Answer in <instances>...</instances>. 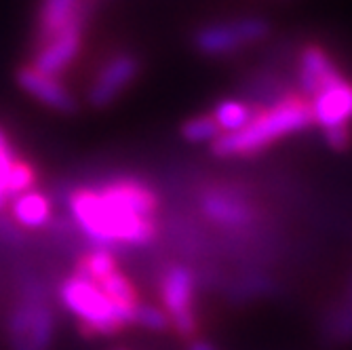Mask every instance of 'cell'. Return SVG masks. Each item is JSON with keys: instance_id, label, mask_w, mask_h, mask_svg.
<instances>
[{"instance_id": "cell-1", "label": "cell", "mask_w": 352, "mask_h": 350, "mask_svg": "<svg viewBox=\"0 0 352 350\" xmlns=\"http://www.w3.org/2000/svg\"><path fill=\"white\" fill-rule=\"evenodd\" d=\"M72 224L95 249L144 247L158 237L156 217H142L106 197L98 186H80L68 193Z\"/></svg>"}, {"instance_id": "cell-2", "label": "cell", "mask_w": 352, "mask_h": 350, "mask_svg": "<svg viewBox=\"0 0 352 350\" xmlns=\"http://www.w3.org/2000/svg\"><path fill=\"white\" fill-rule=\"evenodd\" d=\"M314 127L310 100L294 93L283 102L258 110L241 131L219 135L209 148L215 158H253L266 152L278 140Z\"/></svg>"}, {"instance_id": "cell-3", "label": "cell", "mask_w": 352, "mask_h": 350, "mask_svg": "<svg viewBox=\"0 0 352 350\" xmlns=\"http://www.w3.org/2000/svg\"><path fill=\"white\" fill-rule=\"evenodd\" d=\"M55 310L51 296L36 278L21 283L19 296L7 314L5 338L11 350H51L55 342Z\"/></svg>"}, {"instance_id": "cell-4", "label": "cell", "mask_w": 352, "mask_h": 350, "mask_svg": "<svg viewBox=\"0 0 352 350\" xmlns=\"http://www.w3.org/2000/svg\"><path fill=\"white\" fill-rule=\"evenodd\" d=\"M59 300L76 316L78 331L87 340L116 336L129 327L112 302L91 281L70 274L59 285Z\"/></svg>"}, {"instance_id": "cell-5", "label": "cell", "mask_w": 352, "mask_h": 350, "mask_svg": "<svg viewBox=\"0 0 352 350\" xmlns=\"http://www.w3.org/2000/svg\"><path fill=\"white\" fill-rule=\"evenodd\" d=\"M272 34L270 19L262 15H245L211 21L197 28L190 36V45L201 57L223 59L268 41Z\"/></svg>"}, {"instance_id": "cell-6", "label": "cell", "mask_w": 352, "mask_h": 350, "mask_svg": "<svg viewBox=\"0 0 352 350\" xmlns=\"http://www.w3.org/2000/svg\"><path fill=\"white\" fill-rule=\"evenodd\" d=\"M199 274L186 264H169L158 278L163 310L169 316L171 331L184 342L199 338V312H197Z\"/></svg>"}, {"instance_id": "cell-7", "label": "cell", "mask_w": 352, "mask_h": 350, "mask_svg": "<svg viewBox=\"0 0 352 350\" xmlns=\"http://www.w3.org/2000/svg\"><path fill=\"white\" fill-rule=\"evenodd\" d=\"M199 209L205 219L226 232H245L260 221V209L255 207L247 188L236 182L205 184L199 195Z\"/></svg>"}, {"instance_id": "cell-8", "label": "cell", "mask_w": 352, "mask_h": 350, "mask_svg": "<svg viewBox=\"0 0 352 350\" xmlns=\"http://www.w3.org/2000/svg\"><path fill=\"white\" fill-rule=\"evenodd\" d=\"M348 76L342 72L333 55L318 43H304L294 57V83L298 93L314 100L323 91L340 85Z\"/></svg>"}, {"instance_id": "cell-9", "label": "cell", "mask_w": 352, "mask_h": 350, "mask_svg": "<svg viewBox=\"0 0 352 350\" xmlns=\"http://www.w3.org/2000/svg\"><path fill=\"white\" fill-rule=\"evenodd\" d=\"M98 11V3H93L85 7L66 28H63L59 34H55L49 43L38 47L32 55V63L36 70L49 74V76H61L66 72L72 61L78 57L82 49V39H85V30L93 17V13Z\"/></svg>"}, {"instance_id": "cell-10", "label": "cell", "mask_w": 352, "mask_h": 350, "mask_svg": "<svg viewBox=\"0 0 352 350\" xmlns=\"http://www.w3.org/2000/svg\"><path fill=\"white\" fill-rule=\"evenodd\" d=\"M140 72H142L140 55L131 51L116 53L104 63V68L98 72V76L93 78L87 93V104L93 110H104L112 106L138 80Z\"/></svg>"}, {"instance_id": "cell-11", "label": "cell", "mask_w": 352, "mask_h": 350, "mask_svg": "<svg viewBox=\"0 0 352 350\" xmlns=\"http://www.w3.org/2000/svg\"><path fill=\"white\" fill-rule=\"evenodd\" d=\"M236 93L239 100L253 106L255 110L270 108L285 98L298 93L294 76H287L283 70L270 68V66H260L245 72L236 80Z\"/></svg>"}, {"instance_id": "cell-12", "label": "cell", "mask_w": 352, "mask_h": 350, "mask_svg": "<svg viewBox=\"0 0 352 350\" xmlns=\"http://www.w3.org/2000/svg\"><path fill=\"white\" fill-rule=\"evenodd\" d=\"M15 80L17 85L36 102H41L43 106L59 112V114H76L78 112V102L74 98V93L61 83V78L57 76H49L41 70H36L34 66H19L15 72Z\"/></svg>"}, {"instance_id": "cell-13", "label": "cell", "mask_w": 352, "mask_h": 350, "mask_svg": "<svg viewBox=\"0 0 352 350\" xmlns=\"http://www.w3.org/2000/svg\"><path fill=\"white\" fill-rule=\"evenodd\" d=\"M318 331H321V340L325 346L352 344V272L344 283L342 294L323 310Z\"/></svg>"}, {"instance_id": "cell-14", "label": "cell", "mask_w": 352, "mask_h": 350, "mask_svg": "<svg viewBox=\"0 0 352 350\" xmlns=\"http://www.w3.org/2000/svg\"><path fill=\"white\" fill-rule=\"evenodd\" d=\"M93 3H98V0H41L34 25V39H32L34 51L49 43L55 34H59L85 7Z\"/></svg>"}, {"instance_id": "cell-15", "label": "cell", "mask_w": 352, "mask_h": 350, "mask_svg": "<svg viewBox=\"0 0 352 350\" xmlns=\"http://www.w3.org/2000/svg\"><path fill=\"white\" fill-rule=\"evenodd\" d=\"M106 197L120 203L129 211L142 215V217H156L158 211V195L154 190L138 179V177H114L98 186Z\"/></svg>"}, {"instance_id": "cell-16", "label": "cell", "mask_w": 352, "mask_h": 350, "mask_svg": "<svg viewBox=\"0 0 352 350\" xmlns=\"http://www.w3.org/2000/svg\"><path fill=\"white\" fill-rule=\"evenodd\" d=\"M314 127H336V124H352V80H342L340 85L323 91L310 100Z\"/></svg>"}, {"instance_id": "cell-17", "label": "cell", "mask_w": 352, "mask_h": 350, "mask_svg": "<svg viewBox=\"0 0 352 350\" xmlns=\"http://www.w3.org/2000/svg\"><path fill=\"white\" fill-rule=\"evenodd\" d=\"M11 209V219L19 228L34 230V228H45L51 224L53 219V201L49 195L41 193V190H30V193L13 199L9 203Z\"/></svg>"}, {"instance_id": "cell-18", "label": "cell", "mask_w": 352, "mask_h": 350, "mask_svg": "<svg viewBox=\"0 0 352 350\" xmlns=\"http://www.w3.org/2000/svg\"><path fill=\"white\" fill-rule=\"evenodd\" d=\"M255 114H258V110L241 100H223V102L215 104V108L211 112V116L219 124L221 135L241 131L243 127H247L253 120Z\"/></svg>"}, {"instance_id": "cell-19", "label": "cell", "mask_w": 352, "mask_h": 350, "mask_svg": "<svg viewBox=\"0 0 352 350\" xmlns=\"http://www.w3.org/2000/svg\"><path fill=\"white\" fill-rule=\"evenodd\" d=\"M274 292V281L266 274H247L234 283L228 285V300L234 304H243V302H251L258 296H270Z\"/></svg>"}, {"instance_id": "cell-20", "label": "cell", "mask_w": 352, "mask_h": 350, "mask_svg": "<svg viewBox=\"0 0 352 350\" xmlns=\"http://www.w3.org/2000/svg\"><path fill=\"white\" fill-rule=\"evenodd\" d=\"M179 135L188 144H209L211 146L221 135V129L211 114H197V116H190L188 120L182 122Z\"/></svg>"}, {"instance_id": "cell-21", "label": "cell", "mask_w": 352, "mask_h": 350, "mask_svg": "<svg viewBox=\"0 0 352 350\" xmlns=\"http://www.w3.org/2000/svg\"><path fill=\"white\" fill-rule=\"evenodd\" d=\"M19 158L21 156L17 154L9 135L5 133L3 127H0V213H5L9 207V179Z\"/></svg>"}, {"instance_id": "cell-22", "label": "cell", "mask_w": 352, "mask_h": 350, "mask_svg": "<svg viewBox=\"0 0 352 350\" xmlns=\"http://www.w3.org/2000/svg\"><path fill=\"white\" fill-rule=\"evenodd\" d=\"M133 325L148 329V331H156V333L171 331V323H169V316L165 314V310L154 304H146V302L138 304V308L133 312Z\"/></svg>"}, {"instance_id": "cell-23", "label": "cell", "mask_w": 352, "mask_h": 350, "mask_svg": "<svg viewBox=\"0 0 352 350\" xmlns=\"http://www.w3.org/2000/svg\"><path fill=\"white\" fill-rule=\"evenodd\" d=\"M323 140L333 152H348L352 148V124H336L323 129Z\"/></svg>"}, {"instance_id": "cell-24", "label": "cell", "mask_w": 352, "mask_h": 350, "mask_svg": "<svg viewBox=\"0 0 352 350\" xmlns=\"http://www.w3.org/2000/svg\"><path fill=\"white\" fill-rule=\"evenodd\" d=\"M0 239H3L7 245H19L23 241V234L13 219L0 217Z\"/></svg>"}, {"instance_id": "cell-25", "label": "cell", "mask_w": 352, "mask_h": 350, "mask_svg": "<svg viewBox=\"0 0 352 350\" xmlns=\"http://www.w3.org/2000/svg\"><path fill=\"white\" fill-rule=\"evenodd\" d=\"M186 350H219V346L211 340H205V338H195L186 342Z\"/></svg>"}, {"instance_id": "cell-26", "label": "cell", "mask_w": 352, "mask_h": 350, "mask_svg": "<svg viewBox=\"0 0 352 350\" xmlns=\"http://www.w3.org/2000/svg\"><path fill=\"white\" fill-rule=\"evenodd\" d=\"M270 3H289V0H270Z\"/></svg>"}]
</instances>
